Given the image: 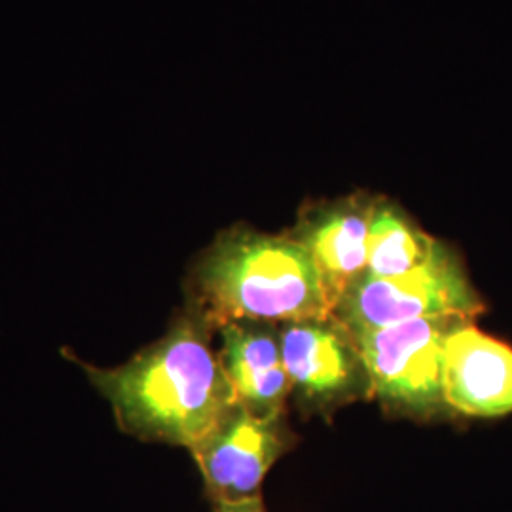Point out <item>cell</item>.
I'll return each mask as SVG.
<instances>
[{"label": "cell", "instance_id": "6da1fadb", "mask_svg": "<svg viewBox=\"0 0 512 512\" xmlns=\"http://www.w3.org/2000/svg\"><path fill=\"white\" fill-rule=\"evenodd\" d=\"M215 325L186 300L164 338L118 368L84 366L109 399L122 431L192 450L238 403L219 353Z\"/></svg>", "mask_w": 512, "mask_h": 512}, {"label": "cell", "instance_id": "7a4b0ae2", "mask_svg": "<svg viewBox=\"0 0 512 512\" xmlns=\"http://www.w3.org/2000/svg\"><path fill=\"white\" fill-rule=\"evenodd\" d=\"M188 302L215 329L239 319L281 325L332 313L311 256L289 234H262L243 224L220 232L198 258Z\"/></svg>", "mask_w": 512, "mask_h": 512}, {"label": "cell", "instance_id": "3957f363", "mask_svg": "<svg viewBox=\"0 0 512 512\" xmlns=\"http://www.w3.org/2000/svg\"><path fill=\"white\" fill-rule=\"evenodd\" d=\"M486 311L458 251L440 241L420 268L395 275H359L334 306L349 332L382 329L406 321L459 317L475 321Z\"/></svg>", "mask_w": 512, "mask_h": 512}, {"label": "cell", "instance_id": "277c9868", "mask_svg": "<svg viewBox=\"0 0 512 512\" xmlns=\"http://www.w3.org/2000/svg\"><path fill=\"white\" fill-rule=\"evenodd\" d=\"M459 321L463 319H418L351 332L363 355L372 395L385 410L421 421L452 414L444 399V346Z\"/></svg>", "mask_w": 512, "mask_h": 512}, {"label": "cell", "instance_id": "5b68a950", "mask_svg": "<svg viewBox=\"0 0 512 512\" xmlns=\"http://www.w3.org/2000/svg\"><path fill=\"white\" fill-rule=\"evenodd\" d=\"M279 334L291 393L304 410L325 414L372 397L359 346L334 313L281 323Z\"/></svg>", "mask_w": 512, "mask_h": 512}, {"label": "cell", "instance_id": "8992f818", "mask_svg": "<svg viewBox=\"0 0 512 512\" xmlns=\"http://www.w3.org/2000/svg\"><path fill=\"white\" fill-rule=\"evenodd\" d=\"M296 442L283 416L260 418L236 403L192 450L213 505L262 495L264 478Z\"/></svg>", "mask_w": 512, "mask_h": 512}, {"label": "cell", "instance_id": "52a82bcc", "mask_svg": "<svg viewBox=\"0 0 512 512\" xmlns=\"http://www.w3.org/2000/svg\"><path fill=\"white\" fill-rule=\"evenodd\" d=\"M444 399L452 414L503 418L512 414V348L459 321L444 346Z\"/></svg>", "mask_w": 512, "mask_h": 512}, {"label": "cell", "instance_id": "ba28073f", "mask_svg": "<svg viewBox=\"0 0 512 512\" xmlns=\"http://www.w3.org/2000/svg\"><path fill=\"white\" fill-rule=\"evenodd\" d=\"M372 205L374 198L368 194L310 203L300 211L293 230L287 232L311 256L332 310L366 270Z\"/></svg>", "mask_w": 512, "mask_h": 512}, {"label": "cell", "instance_id": "9c48e42d", "mask_svg": "<svg viewBox=\"0 0 512 512\" xmlns=\"http://www.w3.org/2000/svg\"><path fill=\"white\" fill-rule=\"evenodd\" d=\"M220 363L234 385L236 399L260 418L285 416L291 380L283 363L277 323L239 319L222 323Z\"/></svg>", "mask_w": 512, "mask_h": 512}, {"label": "cell", "instance_id": "30bf717a", "mask_svg": "<svg viewBox=\"0 0 512 512\" xmlns=\"http://www.w3.org/2000/svg\"><path fill=\"white\" fill-rule=\"evenodd\" d=\"M437 243L439 239L423 232L399 203L374 198L365 274L395 277L412 272L427 262Z\"/></svg>", "mask_w": 512, "mask_h": 512}, {"label": "cell", "instance_id": "8fae6325", "mask_svg": "<svg viewBox=\"0 0 512 512\" xmlns=\"http://www.w3.org/2000/svg\"><path fill=\"white\" fill-rule=\"evenodd\" d=\"M213 512H266L262 495L249 499V501H241V503H220L213 505Z\"/></svg>", "mask_w": 512, "mask_h": 512}]
</instances>
